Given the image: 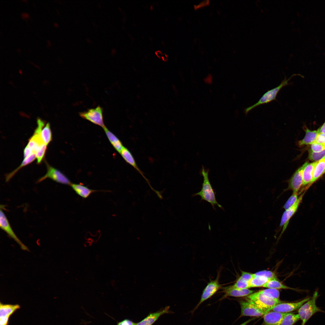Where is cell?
<instances>
[{
	"mask_svg": "<svg viewBox=\"0 0 325 325\" xmlns=\"http://www.w3.org/2000/svg\"><path fill=\"white\" fill-rule=\"evenodd\" d=\"M209 172L208 170L205 169L203 166L201 173L203 180L201 189L199 192L193 194L192 196H200L201 200H204L210 203L215 210V206H216L223 210V207L218 203L216 199L215 192L209 179Z\"/></svg>",
	"mask_w": 325,
	"mask_h": 325,
	"instance_id": "obj_1",
	"label": "cell"
},
{
	"mask_svg": "<svg viewBox=\"0 0 325 325\" xmlns=\"http://www.w3.org/2000/svg\"><path fill=\"white\" fill-rule=\"evenodd\" d=\"M318 296V292L315 291L311 299L299 309L298 314L300 319L302 320L301 325H305L308 320L316 313L324 312L316 305V301Z\"/></svg>",
	"mask_w": 325,
	"mask_h": 325,
	"instance_id": "obj_2",
	"label": "cell"
},
{
	"mask_svg": "<svg viewBox=\"0 0 325 325\" xmlns=\"http://www.w3.org/2000/svg\"><path fill=\"white\" fill-rule=\"evenodd\" d=\"M253 304L261 310L266 312L275 305L282 302L280 299L268 298L258 291L246 296L245 299Z\"/></svg>",
	"mask_w": 325,
	"mask_h": 325,
	"instance_id": "obj_3",
	"label": "cell"
},
{
	"mask_svg": "<svg viewBox=\"0 0 325 325\" xmlns=\"http://www.w3.org/2000/svg\"><path fill=\"white\" fill-rule=\"evenodd\" d=\"M294 75L292 76L288 79L285 77L278 86L268 91L262 95L257 102L246 108L244 110V113L246 115L250 111L259 105L267 104L274 100H276V97L279 92L283 87L289 84V81Z\"/></svg>",
	"mask_w": 325,
	"mask_h": 325,
	"instance_id": "obj_4",
	"label": "cell"
},
{
	"mask_svg": "<svg viewBox=\"0 0 325 325\" xmlns=\"http://www.w3.org/2000/svg\"><path fill=\"white\" fill-rule=\"evenodd\" d=\"M220 270L218 272L216 279L210 280L203 290L200 299L195 308L192 311L193 313L204 302L210 298L220 289L222 288V285L219 283Z\"/></svg>",
	"mask_w": 325,
	"mask_h": 325,
	"instance_id": "obj_5",
	"label": "cell"
},
{
	"mask_svg": "<svg viewBox=\"0 0 325 325\" xmlns=\"http://www.w3.org/2000/svg\"><path fill=\"white\" fill-rule=\"evenodd\" d=\"M79 114L82 118L103 128L105 126L103 120V110L100 106L95 108L88 109L87 111L80 112Z\"/></svg>",
	"mask_w": 325,
	"mask_h": 325,
	"instance_id": "obj_6",
	"label": "cell"
},
{
	"mask_svg": "<svg viewBox=\"0 0 325 325\" xmlns=\"http://www.w3.org/2000/svg\"><path fill=\"white\" fill-rule=\"evenodd\" d=\"M47 172L44 176L39 178L37 182H40L47 178L63 184L70 185L72 183L69 179L61 172L46 163Z\"/></svg>",
	"mask_w": 325,
	"mask_h": 325,
	"instance_id": "obj_7",
	"label": "cell"
},
{
	"mask_svg": "<svg viewBox=\"0 0 325 325\" xmlns=\"http://www.w3.org/2000/svg\"><path fill=\"white\" fill-rule=\"evenodd\" d=\"M239 304L241 308V314L239 318L244 316L260 317L265 314V312L245 299L240 301Z\"/></svg>",
	"mask_w": 325,
	"mask_h": 325,
	"instance_id": "obj_8",
	"label": "cell"
},
{
	"mask_svg": "<svg viewBox=\"0 0 325 325\" xmlns=\"http://www.w3.org/2000/svg\"><path fill=\"white\" fill-rule=\"evenodd\" d=\"M310 299L309 297H307L300 301L295 302H281L275 305L269 309L266 313L271 311L282 313H289L299 309Z\"/></svg>",
	"mask_w": 325,
	"mask_h": 325,
	"instance_id": "obj_9",
	"label": "cell"
},
{
	"mask_svg": "<svg viewBox=\"0 0 325 325\" xmlns=\"http://www.w3.org/2000/svg\"><path fill=\"white\" fill-rule=\"evenodd\" d=\"M0 227L2 230L20 245L22 249L28 250L27 247L21 242L14 232L6 215L1 209L0 211Z\"/></svg>",
	"mask_w": 325,
	"mask_h": 325,
	"instance_id": "obj_10",
	"label": "cell"
},
{
	"mask_svg": "<svg viewBox=\"0 0 325 325\" xmlns=\"http://www.w3.org/2000/svg\"><path fill=\"white\" fill-rule=\"evenodd\" d=\"M304 194V192L301 194L295 204L283 212L282 216L280 225L281 228L283 227L281 235L283 234L286 229L290 219L297 211L302 201Z\"/></svg>",
	"mask_w": 325,
	"mask_h": 325,
	"instance_id": "obj_11",
	"label": "cell"
},
{
	"mask_svg": "<svg viewBox=\"0 0 325 325\" xmlns=\"http://www.w3.org/2000/svg\"><path fill=\"white\" fill-rule=\"evenodd\" d=\"M308 163V162L298 169L294 173L291 178L288 181V186L286 189L292 190L293 192H298L302 185L303 170Z\"/></svg>",
	"mask_w": 325,
	"mask_h": 325,
	"instance_id": "obj_12",
	"label": "cell"
},
{
	"mask_svg": "<svg viewBox=\"0 0 325 325\" xmlns=\"http://www.w3.org/2000/svg\"><path fill=\"white\" fill-rule=\"evenodd\" d=\"M254 291L249 289H240L234 287L232 285L222 288L224 295L220 300L228 297H242L246 296L253 293Z\"/></svg>",
	"mask_w": 325,
	"mask_h": 325,
	"instance_id": "obj_13",
	"label": "cell"
},
{
	"mask_svg": "<svg viewBox=\"0 0 325 325\" xmlns=\"http://www.w3.org/2000/svg\"><path fill=\"white\" fill-rule=\"evenodd\" d=\"M170 306H168L157 311L149 314L136 325H152L162 315L170 313Z\"/></svg>",
	"mask_w": 325,
	"mask_h": 325,
	"instance_id": "obj_14",
	"label": "cell"
},
{
	"mask_svg": "<svg viewBox=\"0 0 325 325\" xmlns=\"http://www.w3.org/2000/svg\"><path fill=\"white\" fill-rule=\"evenodd\" d=\"M287 313L270 311L263 315V325H280L282 321Z\"/></svg>",
	"mask_w": 325,
	"mask_h": 325,
	"instance_id": "obj_15",
	"label": "cell"
},
{
	"mask_svg": "<svg viewBox=\"0 0 325 325\" xmlns=\"http://www.w3.org/2000/svg\"><path fill=\"white\" fill-rule=\"evenodd\" d=\"M304 129L305 132V135L303 139L298 142L299 146L312 144L314 143L320 133V128L317 130L311 131L305 126Z\"/></svg>",
	"mask_w": 325,
	"mask_h": 325,
	"instance_id": "obj_16",
	"label": "cell"
},
{
	"mask_svg": "<svg viewBox=\"0 0 325 325\" xmlns=\"http://www.w3.org/2000/svg\"><path fill=\"white\" fill-rule=\"evenodd\" d=\"M318 161L308 163L304 167L302 172V186L309 184L310 183L312 178L314 168Z\"/></svg>",
	"mask_w": 325,
	"mask_h": 325,
	"instance_id": "obj_17",
	"label": "cell"
},
{
	"mask_svg": "<svg viewBox=\"0 0 325 325\" xmlns=\"http://www.w3.org/2000/svg\"><path fill=\"white\" fill-rule=\"evenodd\" d=\"M78 195L83 198H87L93 193L97 191L90 189L80 184H72L70 185Z\"/></svg>",
	"mask_w": 325,
	"mask_h": 325,
	"instance_id": "obj_18",
	"label": "cell"
},
{
	"mask_svg": "<svg viewBox=\"0 0 325 325\" xmlns=\"http://www.w3.org/2000/svg\"><path fill=\"white\" fill-rule=\"evenodd\" d=\"M20 308L18 304H0V317L9 318L16 311Z\"/></svg>",
	"mask_w": 325,
	"mask_h": 325,
	"instance_id": "obj_19",
	"label": "cell"
},
{
	"mask_svg": "<svg viewBox=\"0 0 325 325\" xmlns=\"http://www.w3.org/2000/svg\"><path fill=\"white\" fill-rule=\"evenodd\" d=\"M325 173V157L318 161L314 171L312 179L309 185L315 181Z\"/></svg>",
	"mask_w": 325,
	"mask_h": 325,
	"instance_id": "obj_20",
	"label": "cell"
},
{
	"mask_svg": "<svg viewBox=\"0 0 325 325\" xmlns=\"http://www.w3.org/2000/svg\"><path fill=\"white\" fill-rule=\"evenodd\" d=\"M107 137L115 149L119 153L123 146L120 141L105 126L103 128Z\"/></svg>",
	"mask_w": 325,
	"mask_h": 325,
	"instance_id": "obj_21",
	"label": "cell"
},
{
	"mask_svg": "<svg viewBox=\"0 0 325 325\" xmlns=\"http://www.w3.org/2000/svg\"><path fill=\"white\" fill-rule=\"evenodd\" d=\"M36 158V153H33L24 159L19 166L7 175L5 178L6 181L8 182L21 168L32 162Z\"/></svg>",
	"mask_w": 325,
	"mask_h": 325,
	"instance_id": "obj_22",
	"label": "cell"
},
{
	"mask_svg": "<svg viewBox=\"0 0 325 325\" xmlns=\"http://www.w3.org/2000/svg\"><path fill=\"white\" fill-rule=\"evenodd\" d=\"M120 153L126 162L132 166L137 170L141 173V171L136 165L134 158L132 154L128 149L123 147Z\"/></svg>",
	"mask_w": 325,
	"mask_h": 325,
	"instance_id": "obj_23",
	"label": "cell"
},
{
	"mask_svg": "<svg viewBox=\"0 0 325 325\" xmlns=\"http://www.w3.org/2000/svg\"><path fill=\"white\" fill-rule=\"evenodd\" d=\"M41 137L44 143L47 146L52 140V136L50 123H47L42 128Z\"/></svg>",
	"mask_w": 325,
	"mask_h": 325,
	"instance_id": "obj_24",
	"label": "cell"
},
{
	"mask_svg": "<svg viewBox=\"0 0 325 325\" xmlns=\"http://www.w3.org/2000/svg\"><path fill=\"white\" fill-rule=\"evenodd\" d=\"M263 287L267 288L273 289H288L295 290L293 288H291L283 285L277 279V278L269 280L263 286Z\"/></svg>",
	"mask_w": 325,
	"mask_h": 325,
	"instance_id": "obj_25",
	"label": "cell"
},
{
	"mask_svg": "<svg viewBox=\"0 0 325 325\" xmlns=\"http://www.w3.org/2000/svg\"><path fill=\"white\" fill-rule=\"evenodd\" d=\"M300 319L298 314L288 313L284 317L280 325H293Z\"/></svg>",
	"mask_w": 325,
	"mask_h": 325,
	"instance_id": "obj_26",
	"label": "cell"
},
{
	"mask_svg": "<svg viewBox=\"0 0 325 325\" xmlns=\"http://www.w3.org/2000/svg\"><path fill=\"white\" fill-rule=\"evenodd\" d=\"M269 280L266 277L255 276L253 274V277L249 282L250 288L263 287Z\"/></svg>",
	"mask_w": 325,
	"mask_h": 325,
	"instance_id": "obj_27",
	"label": "cell"
},
{
	"mask_svg": "<svg viewBox=\"0 0 325 325\" xmlns=\"http://www.w3.org/2000/svg\"><path fill=\"white\" fill-rule=\"evenodd\" d=\"M266 296L271 299H279L280 292L277 289L267 288L259 291Z\"/></svg>",
	"mask_w": 325,
	"mask_h": 325,
	"instance_id": "obj_28",
	"label": "cell"
},
{
	"mask_svg": "<svg viewBox=\"0 0 325 325\" xmlns=\"http://www.w3.org/2000/svg\"><path fill=\"white\" fill-rule=\"evenodd\" d=\"M325 157V150L320 152H314L310 149L308 150V158L314 162L318 161Z\"/></svg>",
	"mask_w": 325,
	"mask_h": 325,
	"instance_id": "obj_29",
	"label": "cell"
},
{
	"mask_svg": "<svg viewBox=\"0 0 325 325\" xmlns=\"http://www.w3.org/2000/svg\"><path fill=\"white\" fill-rule=\"evenodd\" d=\"M298 192H293L283 206L286 210L292 206L298 200L299 196Z\"/></svg>",
	"mask_w": 325,
	"mask_h": 325,
	"instance_id": "obj_30",
	"label": "cell"
},
{
	"mask_svg": "<svg viewBox=\"0 0 325 325\" xmlns=\"http://www.w3.org/2000/svg\"><path fill=\"white\" fill-rule=\"evenodd\" d=\"M47 146L45 144L42 145L36 153L37 162L39 164L41 162L45 156L47 149Z\"/></svg>",
	"mask_w": 325,
	"mask_h": 325,
	"instance_id": "obj_31",
	"label": "cell"
},
{
	"mask_svg": "<svg viewBox=\"0 0 325 325\" xmlns=\"http://www.w3.org/2000/svg\"><path fill=\"white\" fill-rule=\"evenodd\" d=\"M233 286L235 288L240 289H249L250 288L249 282L244 280L240 277Z\"/></svg>",
	"mask_w": 325,
	"mask_h": 325,
	"instance_id": "obj_32",
	"label": "cell"
},
{
	"mask_svg": "<svg viewBox=\"0 0 325 325\" xmlns=\"http://www.w3.org/2000/svg\"><path fill=\"white\" fill-rule=\"evenodd\" d=\"M253 274L255 276H262L268 278L269 280L277 278L275 274L271 271L263 270L257 272Z\"/></svg>",
	"mask_w": 325,
	"mask_h": 325,
	"instance_id": "obj_33",
	"label": "cell"
},
{
	"mask_svg": "<svg viewBox=\"0 0 325 325\" xmlns=\"http://www.w3.org/2000/svg\"><path fill=\"white\" fill-rule=\"evenodd\" d=\"M312 151L317 152L325 150V143L314 142L311 144V149Z\"/></svg>",
	"mask_w": 325,
	"mask_h": 325,
	"instance_id": "obj_34",
	"label": "cell"
},
{
	"mask_svg": "<svg viewBox=\"0 0 325 325\" xmlns=\"http://www.w3.org/2000/svg\"><path fill=\"white\" fill-rule=\"evenodd\" d=\"M253 277V274L243 271L241 272V274L240 277L245 280L249 282Z\"/></svg>",
	"mask_w": 325,
	"mask_h": 325,
	"instance_id": "obj_35",
	"label": "cell"
},
{
	"mask_svg": "<svg viewBox=\"0 0 325 325\" xmlns=\"http://www.w3.org/2000/svg\"><path fill=\"white\" fill-rule=\"evenodd\" d=\"M135 323L132 320L128 319H124L117 323L116 325H136Z\"/></svg>",
	"mask_w": 325,
	"mask_h": 325,
	"instance_id": "obj_36",
	"label": "cell"
},
{
	"mask_svg": "<svg viewBox=\"0 0 325 325\" xmlns=\"http://www.w3.org/2000/svg\"><path fill=\"white\" fill-rule=\"evenodd\" d=\"M314 142L325 143V134L320 133Z\"/></svg>",
	"mask_w": 325,
	"mask_h": 325,
	"instance_id": "obj_37",
	"label": "cell"
},
{
	"mask_svg": "<svg viewBox=\"0 0 325 325\" xmlns=\"http://www.w3.org/2000/svg\"><path fill=\"white\" fill-rule=\"evenodd\" d=\"M33 153L32 150L26 145L24 150V159Z\"/></svg>",
	"mask_w": 325,
	"mask_h": 325,
	"instance_id": "obj_38",
	"label": "cell"
},
{
	"mask_svg": "<svg viewBox=\"0 0 325 325\" xmlns=\"http://www.w3.org/2000/svg\"><path fill=\"white\" fill-rule=\"evenodd\" d=\"M9 318L7 317H0V325H8Z\"/></svg>",
	"mask_w": 325,
	"mask_h": 325,
	"instance_id": "obj_39",
	"label": "cell"
},
{
	"mask_svg": "<svg viewBox=\"0 0 325 325\" xmlns=\"http://www.w3.org/2000/svg\"><path fill=\"white\" fill-rule=\"evenodd\" d=\"M319 128L320 133L325 134V122L323 125Z\"/></svg>",
	"mask_w": 325,
	"mask_h": 325,
	"instance_id": "obj_40",
	"label": "cell"
},
{
	"mask_svg": "<svg viewBox=\"0 0 325 325\" xmlns=\"http://www.w3.org/2000/svg\"><path fill=\"white\" fill-rule=\"evenodd\" d=\"M254 319V318L250 319H249V320H247L245 321L244 323H241V324H240L239 325H246L248 323H249L250 322H251V321L252 320Z\"/></svg>",
	"mask_w": 325,
	"mask_h": 325,
	"instance_id": "obj_41",
	"label": "cell"
},
{
	"mask_svg": "<svg viewBox=\"0 0 325 325\" xmlns=\"http://www.w3.org/2000/svg\"><path fill=\"white\" fill-rule=\"evenodd\" d=\"M22 18H24L26 17L29 18V15L27 14L24 13L22 14Z\"/></svg>",
	"mask_w": 325,
	"mask_h": 325,
	"instance_id": "obj_42",
	"label": "cell"
},
{
	"mask_svg": "<svg viewBox=\"0 0 325 325\" xmlns=\"http://www.w3.org/2000/svg\"><path fill=\"white\" fill-rule=\"evenodd\" d=\"M54 25L55 26H57V25L56 23H55H55Z\"/></svg>",
	"mask_w": 325,
	"mask_h": 325,
	"instance_id": "obj_43",
	"label": "cell"
}]
</instances>
